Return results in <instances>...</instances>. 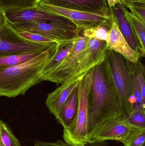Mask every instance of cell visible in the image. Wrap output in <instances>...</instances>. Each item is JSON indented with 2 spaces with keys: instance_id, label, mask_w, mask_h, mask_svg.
<instances>
[{
  "instance_id": "6da1fadb",
  "label": "cell",
  "mask_w": 145,
  "mask_h": 146,
  "mask_svg": "<svg viewBox=\"0 0 145 146\" xmlns=\"http://www.w3.org/2000/svg\"><path fill=\"white\" fill-rule=\"evenodd\" d=\"M89 142L98 131L113 121L126 119L119 94L114 84L107 58L88 72Z\"/></svg>"
},
{
  "instance_id": "7a4b0ae2",
  "label": "cell",
  "mask_w": 145,
  "mask_h": 146,
  "mask_svg": "<svg viewBox=\"0 0 145 146\" xmlns=\"http://www.w3.org/2000/svg\"><path fill=\"white\" fill-rule=\"evenodd\" d=\"M58 46L55 43L26 62L0 68V95L8 98L24 95L30 88L43 81V72L57 53Z\"/></svg>"
},
{
  "instance_id": "3957f363",
  "label": "cell",
  "mask_w": 145,
  "mask_h": 146,
  "mask_svg": "<svg viewBox=\"0 0 145 146\" xmlns=\"http://www.w3.org/2000/svg\"><path fill=\"white\" fill-rule=\"evenodd\" d=\"M106 58L127 118L133 110V81L135 63L127 60L118 53L108 50Z\"/></svg>"
},
{
  "instance_id": "277c9868",
  "label": "cell",
  "mask_w": 145,
  "mask_h": 146,
  "mask_svg": "<svg viewBox=\"0 0 145 146\" xmlns=\"http://www.w3.org/2000/svg\"><path fill=\"white\" fill-rule=\"evenodd\" d=\"M89 72L80 80L77 88L79 92V107L75 118L63 130L65 142L72 146H83L89 143L88 96L90 89Z\"/></svg>"
},
{
  "instance_id": "5b68a950",
  "label": "cell",
  "mask_w": 145,
  "mask_h": 146,
  "mask_svg": "<svg viewBox=\"0 0 145 146\" xmlns=\"http://www.w3.org/2000/svg\"><path fill=\"white\" fill-rule=\"evenodd\" d=\"M54 43H37L24 40L9 24L4 10L0 8V57L36 51L43 52Z\"/></svg>"
},
{
  "instance_id": "8992f818",
  "label": "cell",
  "mask_w": 145,
  "mask_h": 146,
  "mask_svg": "<svg viewBox=\"0 0 145 146\" xmlns=\"http://www.w3.org/2000/svg\"><path fill=\"white\" fill-rule=\"evenodd\" d=\"M9 24L16 31L36 33L52 39L57 43L75 38L81 33L73 22H23Z\"/></svg>"
},
{
  "instance_id": "52a82bcc",
  "label": "cell",
  "mask_w": 145,
  "mask_h": 146,
  "mask_svg": "<svg viewBox=\"0 0 145 146\" xmlns=\"http://www.w3.org/2000/svg\"><path fill=\"white\" fill-rule=\"evenodd\" d=\"M90 39L81 34L76 37L72 48L65 58L52 72L43 77L42 80L59 85L70 78L80 54L87 47Z\"/></svg>"
},
{
  "instance_id": "ba28073f",
  "label": "cell",
  "mask_w": 145,
  "mask_h": 146,
  "mask_svg": "<svg viewBox=\"0 0 145 146\" xmlns=\"http://www.w3.org/2000/svg\"><path fill=\"white\" fill-rule=\"evenodd\" d=\"M39 6L47 11L55 13L70 19L75 24L81 33L83 30L102 25H112L114 21L111 14L110 16H106L54 7L42 3L39 4Z\"/></svg>"
},
{
  "instance_id": "9c48e42d",
  "label": "cell",
  "mask_w": 145,
  "mask_h": 146,
  "mask_svg": "<svg viewBox=\"0 0 145 146\" xmlns=\"http://www.w3.org/2000/svg\"><path fill=\"white\" fill-rule=\"evenodd\" d=\"M107 51L106 42L91 38L80 54L71 76L85 75L92 68L103 63Z\"/></svg>"
},
{
  "instance_id": "30bf717a",
  "label": "cell",
  "mask_w": 145,
  "mask_h": 146,
  "mask_svg": "<svg viewBox=\"0 0 145 146\" xmlns=\"http://www.w3.org/2000/svg\"><path fill=\"white\" fill-rule=\"evenodd\" d=\"M3 10L9 22L12 24L23 22H73L64 16L47 11L39 6L22 9Z\"/></svg>"
},
{
  "instance_id": "8fae6325",
  "label": "cell",
  "mask_w": 145,
  "mask_h": 146,
  "mask_svg": "<svg viewBox=\"0 0 145 146\" xmlns=\"http://www.w3.org/2000/svg\"><path fill=\"white\" fill-rule=\"evenodd\" d=\"M144 130L131 125L126 118L118 119L100 129L90 142L113 140L121 142L124 145Z\"/></svg>"
},
{
  "instance_id": "7c38bea8",
  "label": "cell",
  "mask_w": 145,
  "mask_h": 146,
  "mask_svg": "<svg viewBox=\"0 0 145 146\" xmlns=\"http://www.w3.org/2000/svg\"><path fill=\"white\" fill-rule=\"evenodd\" d=\"M42 3L81 12L111 15L107 0H42Z\"/></svg>"
},
{
  "instance_id": "4fadbf2b",
  "label": "cell",
  "mask_w": 145,
  "mask_h": 146,
  "mask_svg": "<svg viewBox=\"0 0 145 146\" xmlns=\"http://www.w3.org/2000/svg\"><path fill=\"white\" fill-rule=\"evenodd\" d=\"M85 75L71 76L60 86L48 94L46 105L55 118L58 115L72 91L77 86L79 82Z\"/></svg>"
},
{
  "instance_id": "5bb4252c",
  "label": "cell",
  "mask_w": 145,
  "mask_h": 146,
  "mask_svg": "<svg viewBox=\"0 0 145 146\" xmlns=\"http://www.w3.org/2000/svg\"><path fill=\"white\" fill-rule=\"evenodd\" d=\"M109 7L114 20L117 24L119 30L129 46L141 57H143L142 49L137 40L132 26L125 15L124 6L121 3H118L114 7Z\"/></svg>"
},
{
  "instance_id": "9a60e30c",
  "label": "cell",
  "mask_w": 145,
  "mask_h": 146,
  "mask_svg": "<svg viewBox=\"0 0 145 146\" xmlns=\"http://www.w3.org/2000/svg\"><path fill=\"white\" fill-rule=\"evenodd\" d=\"M106 43L108 50L118 53L131 62L136 63L139 61L141 56L129 46L114 20L109 31Z\"/></svg>"
},
{
  "instance_id": "2e32d148",
  "label": "cell",
  "mask_w": 145,
  "mask_h": 146,
  "mask_svg": "<svg viewBox=\"0 0 145 146\" xmlns=\"http://www.w3.org/2000/svg\"><path fill=\"white\" fill-rule=\"evenodd\" d=\"M79 107V92L77 86L67 99L56 118L64 128L69 126L76 116Z\"/></svg>"
},
{
  "instance_id": "e0dca14e",
  "label": "cell",
  "mask_w": 145,
  "mask_h": 146,
  "mask_svg": "<svg viewBox=\"0 0 145 146\" xmlns=\"http://www.w3.org/2000/svg\"><path fill=\"white\" fill-rule=\"evenodd\" d=\"M75 38L58 43L57 53L44 68L43 72L42 79L52 72L62 62L72 48L74 39Z\"/></svg>"
},
{
  "instance_id": "ac0fdd59",
  "label": "cell",
  "mask_w": 145,
  "mask_h": 146,
  "mask_svg": "<svg viewBox=\"0 0 145 146\" xmlns=\"http://www.w3.org/2000/svg\"><path fill=\"white\" fill-rule=\"evenodd\" d=\"M124 10L125 15L132 26L137 40L142 49L143 57H145V23L129 12L125 6Z\"/></svg>"
},
{
  "instance_id": "d6986e66",
  "label": "cell",
  "mask_w": 145,
  "mask_h": 146,
  "mask_svg": "<svg viewBox=\"0 0 145 146\" xmlns=\"http://www.w3.org/2000/svg\"><path fill=\"white\" fill-rule=\"evenodd\" d=\"M42 52L36 51L0 57V68L10 67L22 64L33 59Z\"/></svg>"
},
{
  "instance_id": "ffe728a7",
  "label": "cell",
  "mask_w": 145,
  "mask_h": 146,
  "mask_svg": "<svg viewBox=\"0 0 145 146\" xmlns=\"http://www.w3.org/2000/svg\"><path fill=\"white\" fill-rule=\"evenodd\" d=\"M42 0H0V8L3 10L22 9L38 7Z\"/></svg>"
},
{
  "instance_id": "44dd1931",
  "label": "cell",
  "mask_w": 145,
  "mask_h": 146,
  "mask_svg": "<svg viewBox=\"0 0 145 146\" xmlns=\"http://www.w3.org/2000/svg\"><path fill=\"white\" fill-rule=\"evenodd\" d=\"M112 25L107 24L86 29L83 31L81 34L90 39L95 38L107 42L109 38V31Z\"/></svg>"
},
{
  "instance_id": "7402d4cb",
  "label": "cell",
  "mask_w": 145,
  "mask_h": 146,
  "mask_svg": "<svg viewBox=\"0 0 145 146\" xmlns=\"http://www.w3.org/2000/svg\"><path fill=\"white\" fill-rule=\"evenodd\" d=\"M0 142L4 146H21L9 126L1 120L0 121Z\"/></svg>"
},
{
  "instance_id": "603a6c76",
  "label": "cell",
  "mask_w": 145,
  "mask_h": 146,
  "mask_svg": "<svg viewBox=\"0 0 145 146\" xmlns=\"http://www.w3.org/2000/svg\"><path fill=\"white\" fill-rule=\"evenodd\" d=\"M131 125L145 129V110L144 108H135L126 118Z\"/></svg>"
},
{
  "instance_id": "cb8c5ba5",
  "label": "cell",
  "mask_w": 145,
  "mask_h": 146,
  "mask_svg": "<svg viewBox=\"0 0 145 146\" xmlns=\"http://www.w3.org/2000/svg\"><path fill=\"white\" fill-rule=\"evenodd\" d=\"M133 94L134 100L133 109L135 108H144L143 97L136 73V63H135V65L134 71L133 75Z\"/></svg>"
},
{
  "instance_id": "d4e9b609",
  "label": "cell",
  "mask_w": 145,
  "mask_h": 146,
  "mask_svg": "<svg viewBox=\"0 0 145 146\" xmlns=\"http://www.w3.org/2000/svg\"><path fill=\"white\" fill-rule=\"evenodd\" d=\"M17 32L19 36L24 40L29 42L41 44H52L54 43H57L52 39L36 33L26 31Z\"/></svg>"
},
{
  "instance_id": "484cf974",
  "label": "cell",
  "mask_w": 145,
  "mask_h": 146,
  "mask_svg": "<svg viewBox=\"0 0 145 146\" xmlns=\"http://www.w3.org/2000/svg\"><path fill=\"white\" fill-rule=\"evenodd\" d=\"M136 69L145 110V67L139 61L136 63Z\"/></svg>"
},
{
  "instance_id": "4316f807",
  "label": "cell",
  "mask_w": 145,
  "mask_h": 146,
  "mask_svg": "<svg viewBox=\"0 0 145 146\" xmlns=\"http://www.w3.org/2000/svg\"><path fill=\"white\" fill-rule=\"evenodd\" d=\"M127 7L133 14L145 23V3H134Z\"/></svg>"
},
{
  "instance_id": "83f0119b",
  "label": "cell",
  "mask_w": 145,
  "mask_h": 146,
  "mask_svg": "<svg viewBox=\"0 0 145 146\" xmlns=\"http://www.w3.org/2000/svg\"><path fill=\"white\" fill-rule=\"evenodd\" d=\"M145 144V130L135 136L124 146H144Z\"/></svg>"
},
{
  "instance_id": "f1b7e54d",
  "label": "cell",
  "mask_w": 145,
  "mask_h": 146,
  "mask_svg": "<svg viewBox=\"0 0 145 146\" xmlns=\"http://www.w3.org/2000/svg\"><path fill=\"white\" fill-rule=\"evenodd\" d=\"M31 146H65V141L58 140L55 142H48L38 141L36 142L35 145Z\"/></svg>"
},
{
  "instance_id": "f546056e",
  "label": "cell",
  "mask_w": 145,
  "mask_h": 146,
  "mask_svg": "<svg viewBox=\"0 0 145 146\" xmlns=\"http://www.w3.org/2000/svg\"><path fill=\"white\" fill-rule=\"evenodd\" d=\"M65 146H72L65 142ZM83 146H109L105 141H94L89 142Z\"/></svg>"
},
{
  "instance_id": "4dcf8cb0",
  "label": "cell",
  "mask_w": 145,
  "mask_h": 146,
  "mask_svg": "<svg viewBox=\"0 0 145 146\" xmlns=\"http://www.w3.org/2000/svg\"><path fill=\"white\" fill-rule=\"evenodd\" d=\"M120 1L121 3L127 7L129 5L134 3H145V0H120Z\"/></svg>"
},
{
  "instance_id": "1f68e13d",
  "label": "cell",
  "mask_w": 145,
  "mask_h": 146,
  "mask_svg": "<svg viewBox=\"0 0 145 146\" xmlns=\"http://www.w3.org/2000/svg\"><path fill=\"white\" fill-rule=\"evenodd\" d=\"M108 5L110 7H114L118 3H121L120 0H107Z\"/></svg>"
},
{
  "instance_id": "d6a6232c",
  "label": "cell",
  "mask_w": 145,
  "mask_h": 146,
  "mask_svg": "<svg viewBox=\"0 0 145 146\" xmlns=\"http://www.w3.org/2000/svg\"><path fill=\"white\" fill-rule=\"evenodd\" d=\"M0 146H4V145H3V144H2V143H1V142H0Z\"/></svg>"
},
{
  "instance_id": "836d02e7",
  "label": "cell",
  "mask_w": 145,
  "mask_h": 146,
  "mask_svg": "<svg viewBox=\"0 0 145 146\" xmlns=\"http://www.w3.org/2000/svg\"><path fill=\"white\" fill-rule=\"evenodd\" d=\"M144 146H145V144Z\"/></svg>"
}]
</instances>
